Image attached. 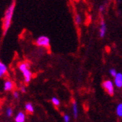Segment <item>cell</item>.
Returning a JSON list of instances; mask_svg holds the SVG:
<instances>
[{"mask_svg":"<svg viewBox=\"0 0 122 122\" xmlns=\"http://www.w3.org/2000/svg\"><path fill=\"white\" fill-rule=\"evenodd\" d=\"M16 6V1L12 0V2L8 7V8L5 10L4 17L2 20V35L5 37L7 35L8 31L10 29L12 23V19L14 17V10Z\"/></svg>","mask_w":122,"mask_h":122,"instance_id":"obj_1","label":"cell"},{"mask_svg":"<svg viewBox=\"0 0 122 122\" xmlns=\"http://www.w3.org/2000/svg\"><path fill=\"white\" fill-rule=\"evenodd\" d=\"M31 65L28 61L21 62L18 65V69L23 76V80L25 84H29L32 79V72L31 71Z\"/></svg>","mask_w":122,"mask_h":122,"instance_id":"obj_2","label":"cell"},{"mask_svg":"<svg viewBox=\"0 0 122 122\" xmlns=\"http://www.w3.org/2000/svg\"><path fill=\"white\" fill-rule=\"evenodd\" d=\"M35 44L39 47H43L45 49H49L50 46V40L47 36H39L35 41Z\"/></svg>","mask_w":122,"mask_h":122,"instance_id":"obj_3","label":"cell"},{"mask_svg":"<svg viewBox=\"0 0 122 122\" xmlns=\"http://www.w3.org/2000/svg\"><path fill=\"white\" fill-rule=\"evenodd\" d=\"M102 86L106 92L109 95H110V96H113L115 94V84L112 80L107 79V80L103 82Z\"/></svg>","mask_w":122,"mask_h":122,"instance_id":"obj_4","label":"cell"},{"mask_svg":"<svg viewBox=\"0 0 122 122\" xmlns=\"http://www.w3.org/2000/svg\"><path fill=\"white\" fill-rule=\"evenodd\" d=\"M14 82L10 80L9 79H5L4 83H3V89L5 92H13L14 89Z\"/></svg>","mask_w":122,"mask_h":122,"instance_id":"obj_5","label":"cell"},{"mask_svg":"<svg viewBox=\"0 0 122 122\" xmlns=\"http://www.w3.org/2000/svg\"><path fill=\"white\" fill-rule=\"evenodd\" d=\"M107 23H106L103 18L100 19V28H99V35L101 38H104L106 34H107Z\"/></svg>","mask_w":122,"mask_h":122,"instance_id":"obj_6","label":"cell"},{"mask_svg":"<svg viewBox=\"0 0 122 122\" xmlns=\"http://www.w3.org/2000/svg\"><path fill=\"white\" fill-rule=\"evenodd\" d=\"M114 84L118 88H122V73H118L114 77Z\"/></svg>","mask_w":122,"mask_h":122,"instance_id":"obj_7","label":"cell"},{"mask_svg":"<svg viewBox=\"0 0 122 122\" xmlns=\"http://www.w3.org/2000/svg\"><path fill=\"white\" fill-rule=\"evenodd\" d=\"M8 69L7 65L0 60V79L3 78L8 73Z\"/></svg>","mask_w":122,"mask_h":122,"instance_id":"obj_8","label":"cell"},{"mask_svg":"<svg viewBox=\"0 0 122 122\" xmlns=\"http://www.w3.org/2000/svg\"><path fill=\"white\" fill-rule=\"evenodd\" d=\"M25 119H26L25 114V112H22V111L18 112L14 118V121L16 122H25Z\"/></svg>","mask_w":122,"mask_h":122,"instance_id":"obj_9","label":"cell"},{"mask_svg":"<svg viewBox=\"0 0 122 122\" xmlns=\"http://www.w3.org/2000/svg\"><path fill=\"white\" fill-rule=\"evenodd\" d=\"M72 113L74 118L77 119L79 116V109H78V104L76 101H73L72 103Z\"/></svg>","mask_w":122,"mask_h":122,"instance_id":"obj_10","label":"cell"},{"mask_svg":"<svg viewBox=\"0 0 122 122\" xmlns=\"http://www.w3.org/2000/svg\"><path fill=\"white\" fill-rule=\"evenodd\" d=\"M25 112L29 114L34 113L35 109H34V106L32 105V103H30V102L26 103L25 104Z\"/></svg>","mask_w":122,"mask_h":122,"instance_id":"obj_11","label":"cell"},{"mask_svg":"<svg viewBox=\"0 0 122 122\" xmlns=\"http://www.w3.org/2000/svg\"><path fill=\"white\" fill-rule=\"evenodd\" d=\"M73 20H74V23H75V24L76 25H80L82 23V17L80 16V14H78V13H76L75 15H74V17H73Z\"/></svg>","mask_w":122,"mask_h":122,"instance_id":"obj_12","label":"cell"},{"mask_svg":"<svg viewBox=\"0 0 122 122\" xmlns=\"http://www.w3.org/2000/svg\"><path fill=\"white\" fill-rule=\"evenodd\" d=\"M115 113L118 118H122V103H119L117 107H116Z\"/></svg>","mask_w":122,"mask_h":122,"instance_id":"obj_13","label":"cell"},{"mask_svg":"<svg viewBox=\"0 0 122 122\" xmlns=\"http://www.w3.org/2000/svg\"><path fill=\"white\" fill-rule=\"evenodd\" d=\"M51 103H52V105L54 106V107H59L60 104H61V102H60V100L58 99L57 97H52L51 99Z\"/></svg>","mask_w":122,"mask_h":122,"instance_id":"obj_14","label":"cell"},{"mask_svg":"<svg viewBox=\"0 0 122 122\" xmlns=\"http://www.w3.org/2000/svg\"><path fill=\"white\" fill-rule=\"evenodd\" d=\"M5 115L8 118H11L14 115V111L11 107H8L5 110Z\"/></svg>","mask_w":122,"mask_h":122,"instance_id":"obj_15","label":"cell"},{"mask_svg":"<svg viewBox=\"0 0 122 122\" xmlns=\"http://www.w3.org/2000/svg\"><path fill=\"white\" fill-rule=\"evenodd\" d=\"M12 95H13V97L16 100L19 99L20 97V92L19 91H13L12 92Z\"/></svg>","mask_w":122,"mask_h":122,"instance_id":"obj_16","label":"cell"},{"mask_svg":"<svg viewBox=\"0 0 122 122\" xmlns=\"http://www.w3.org/2000/svg\"><path fill=\"white\" fill-rule=\"evenodd\" d=\"M63 121L65 122H70L71 121V117L70 115L67 114H65L63 115Z\"/></svg>","mask_w":122,"mask_h":122,"instance_id":"obj_17","label":"cell"},{"mask_svg":"<svg viewBox=\"0 0 122 122\" xmlns=\"http://www.w3.org/2000/svg\"><path fill=\"white\" fill-rule=\"evenodd\" d=\"M19 91L23 94L25 93L26 92V86H25V85H21V86H20Z\"/></svg>","mask_w":122,"mask_h":122,"instance_id":"obj_18","label":"cell"},{"mask_svg":"<svg viewBox=\"0 0 122 122\" xmlns=\"http://www.w3.org/2000/svg\"><path fill=\"white\" fill-rule=\"evenodd\" d=\"M109 73H110V75L112 76L113 78L116 76V74L118 73V72L116 71V70L115 69H114V68H112V69H110L109 70Z\"/></svg>","mask_w":122,"mask_h":122,"instance_id":"obj_19","label":"cell"},{"mask_svg":"<svg viewBox=\"0 0 122 122\" xmlns=\"http://www.w3.org/2000/svg\"><path fill=\"white\" fill-rule=\"evenodd\" d=\"M105 8H106L105 5H100V8H99V12H100V13H103V12H104Z\"/></svg>","mask_w":122,"mask_h":122,"instance_id":"obj_20","label":"cell"},{"mask_svg":"<svg viewBox=\"0 0 122 122\" xmlns=\"http://www.w3.org/2000/svg\"><path fill=\"white\" fill-rule=\"evenodd\" d=\"M73 1H74V2H79V1H80V0H73Z\"/></svg>","mask_w":122,"mask_h":122,"instance_id":"obj_21","label":"cell"},{"mask_svg":"<svg viewBox=\"0 0 122 122\" xmlns=\"http://www.w3.org/2000/svg\"><path fill=\"white\" fill-rule=\"evenodd\" d=\"M107 1H111V0H107Z\"/></svg>","mask_w":122,"mask_h":122,"instance_id":"obj_22","label":"cell"}]
</instances>
